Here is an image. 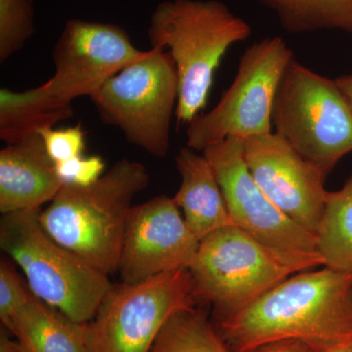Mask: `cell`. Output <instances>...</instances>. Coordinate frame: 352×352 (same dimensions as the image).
I'll use <instances>...</instances> for the list:
<instances>
[{"label":"cell","mask_w":352,"mask_h":352,"mask_svg":"<svg viewBox=\"0 0 352 352\" xmlns=\"http://www.w3.org/2000/svg\"><path fill=\"white\" fill-rule=\"evenodd\" d=\"M352 271L326 267L289 276L217 328L233 352L296 340L323 352L352 344Z\"/></svg>","instance_id":"obj_1"},{"label":"cell","mask_w":352,"mask_h":352,"mask_svg":"<svg viewBox=\"0 0 352 352\" xmlns=\"http://www.w3.org/2000/svg\"><path fill=\"white\" fill-rule=\"evenodd\" d=\"M252 32L247 21L219 0H170L157 6L148 36L152 48L168 51L175 65L178 126H188L206 108L227 51Z\"/></svg>","instance_id":"obj_2"},{"label":"cell","mask_w":352,"mask_h":352,"mask_svg":"<svg viewBox=\"0 0 352 352\" xmlns=\"http://www.w3.org/2000/svg\"><path fill=\"white\" fill-rule=\"evenodd\" d=\"M149 182L145 166L120 160L90 186L63 185L39 221L58 244L109 275L118 270L132 201Z\"/></svg>","instance_id":"obj_3"},{"label":"cell","mask_w":352,"mask_h":352,"mask_svg":"<svg viewBox=\"0 0 352 352\" xmlns=\"http://www.w3.org/2000/svg\"><path fill=\"white\" fill-rule=\"evenodd\" d=\"M321 265L318 254L281 251L230 226L201 241L188 270L197 300L210 303L220 319L239 311L287 278Z\"/></svg>","instance_id":"obj_4"},{"label":"cell","mask_w":352,"mask_h":352,"mask_svg":"<svg viewBox=\"0 0 352 352\" xmlns=\"http://www.w3.org/2000/svg\"><path fill=\"white\" fill-rule=\"evenodd\" d=\"M41 210L3 214L0 247L24 273L34 296L74 321L88 323L113 285L108 274L45 232L39 221Z\"/></svg>","instance_id":"obj_5"},{"label":"cell","mask_w":352,"mask_h":352,"mask_svg":"<svg viewBox=\"0 0 352 352\" xmlns=\"http://www.w3.org/2000/svg\"><path fill=\"white\" fill-rule=\"evenodd\" d=\"M275 133L324 175L352 152V108L337 80L292 60L278 87Z\"/></svg>","instance_id":"obj_6"},{"label":"cell","mask_w":352,"mask_h":352,"mask_svg":"<svg viewBox=\"0 0 352 352\" xmlns=\"http://www.w3.org/2000/svg\"><path fill=\"white\" fill-rule=\"evenodd\" d=\"M100 119L152 156L170 149V126L178 101V78L170 53L151 48L90 96Z\"/></svg>","instance_id":"obj_7"},{"label":"cell","mask_w":352,"mask_h":352,"mask_svg":"<svg viewBox=\"0 0 352 352\" xmlns=\"http://www.w3.org/2000/svg\"><path fill=\"white\" fill-rule=\"evenodd\" d=\"M295 58L279 36L261 39L245 51L234 82L219 104L187 126V146L204 152L227 138L245 139L273 132L278 87Z\"/></svg>","instance_id":"obj_8"},{"label":"cell","mask_w":352,"mask_h":352,"mask_svg":"<svg viewBox=\"0 0 352 352\" xmlns=\"http://www.w3.org/2000/svg\"><path fill=\"white\" fill-rule=\"evenodd\" d=\"M196 302L188 268L113 285L87 323L85 352H151L168 319Z\"/></svg>","instance_id":"obj_9"},{"label":"cell","mask_w":352,"mask_h":352,"mask_svg":"<svg viewBox=\"0 0 352 352\" xmlns=\"http://www.w3.org/2000/svg\"><path fill=\"white\" fill-rule=\"evenodd\" d=\"M243 148V139L230 138L203 152L219 180L234 226L275 249L318 254L316 236L289 219L259 188L245 164Z\"/></svg>","instance_id":"obj_10"},{"label":"cell","mask_w":352,"mask_h":352,"mask_svg":"<svg viewBox=\"0 0 352 352\" xmlns=\"http://www.w3.org/2000/svg\"><path fill=\"white\" fill-rule=\"evenodd\" d=\"M145 53L119 25L69 20L53 50L54 75L44 85L64 101L90 97Z\"/></svg>","instance_id":"obj_11"},{"label":"cell","mask_w":352,"mask_h":352,"mask_svg":"<svg viewBox=\"0 0 352 352\" xmlns=\"http://www.w3.org/2000/svg\"><path fill=\"white\" fill-rule=\"evenodd\" d=\"M197 239L173 198L155 197L133 206L120 248L118 271L122 283L189 268L198 252Z\"/></svg>","instance_id":"obj_12"},{"label":"cell","mask_w":352,"mask_h":352,"mask_svg":"<svg viewBox=\"0 0 352 352\" xmlns=\"http://www.w3.org/2000/svg\"><path fill=\"white\" fill-rule=\"evenodd\" d=\"M243 155L254 182L270 200L316 235L327 198V176L274 131L245 139Z\"/></svg>","instance_id":"obj_13"},{"label":"cell","mask_w":352,"mask_h":352,"mask_svg":"<svg viewBox=\"0 0 352 352\" xmlns=\"http://www.w3.org/2000/svg\"><path fill=\"white\" fill-rule=\"evenodd\" d=\"M63 186L56 164L34 133L0 151V212L38 210L50 203Z\"/></svg>","instance_id":"obj_14"},{"label":"cell","mask_w":352,"mask_h":352,"mask_svg":"<svg viewBox=\"0 0 352 352\" xmlns=\"http://www.w3.org/2000/svg\"><path fill=\"white\" fill-rule=\"evenodd\" d=\"M182 176L179 189L173 197L191 232L199 241L234 226L219 180L207 157L188 146L175 157Z\"/></svg>","instance_id":"obj_15"},{"label":"cell","mask_w":352,"mask_h":352,"mask_svg":"<svg viewBox=\"0 0 352 352\" xmlns=\"http://www.w3.org/2000/svg\"><path fill=\"white\" fill-rule=\"evenodd\" d=\"M6 328L23 352H85L87 323L69 318L34 296Z\"/></svg>","instance_id":"obj_16"},{"label":"cell","mask_w":352,"mask_h":352,"mask_svg":"<svg viewBox=\"0 0 352 352\" xmlns=\"http://www.w3.org/2000/svg\"><path fill=\"white\" fill-rule=\"evenodd\" d=\"M73 115L72 102L58 98L44 83L25 91L0 89V139L6 144L53 127Z\"/></svg>","instance_id":"obj_17"},{"label":"cell","mask_w":352,"mask_h":352,"mask_svg":"<svg viewBox=\"0 0 352 352\" xmlns=\"http://www.w3.org/2000/svg\"><path fill=\"white\" fill-rule=\"evenodd\" d=\"M315 236L323 266L352 271V173L342 189L328 192Z\"/></svg>","instance_id":"obj_18"},{"label":"cell","mask_w":352,"mask_h":352,"mask_svg":"<svg viewBox=\"0 0 352 352\" xmlns=\"http://www.w3.org/2000/svg\"><path fill=\"white\" fill-rule=\"evenodd\" d=\"M291 34L340 30L352 34V0H259Z\"/></svg>","instance_id":"obj_19"},{"label":"cell","mask_w":352,"mask_h":352,"mask_svg":"<svg viewBox=\"0 0 352 352\" xmlns=\"http://www.w3.org/2000/svg\"><path fill=\"white\" fill-rule=\"evenodd\" d=\"M151 352H233L217 326L196 307L176 312L164 324Z\"/></svg>","instance_id":"obj_20"},{"label":"cell","mask_w":352,"mask_h":352,"mask_svg":"<svg viewBox=\"0 0 352 352\" xmlns=\"http://www.w3.org/2000/svg\"><path fill=\"white\" fill-rule=\"evenodd\" d=\"M31 0H0V61L3 63L34 34Z\"/></svg>","instance_id":"obj_21"},{"label":"cell","mask_w":352,"mask_h":352,"mask_svg":"<svg viewBox=\"0 0 352 352\" xmlns=\"http://www.w3.org/2000/svg\"><path fill=\"white\" fill-rule=\"evenodd\" d=\"M31 289L23 283L15 266L6 259L0 263V319L8 325L14 315L34 298Z\"/></svg>","instance_id":"obj_22"},{"label":"cell","mask_w":352,"mask_h":352,"mask_svg":"<svg viewBox=\"0 0 352 352\" xmlns=\"http://www.w3.org/2000/svg\"><path fill=\"white\" fill-rule=\"evenodd\" d=\"M38 133L43 138L46 151L55 164L82 156L85 152V131L80 124L63 129L47 127Z\"/></svg>","instance_id":"obj_23"},{"label":"cell","mask_w":352,"mask_h":352,"mask_svg":"<svg viewBox=\"0 0 352 352\" xmlns=\"http://www.w3.org/2000/svg\"><path fill=\"white\" fill-rule=\"evenodd\" d=\"M56 164L58 177L63 185L88 187L100 179L105 163L99 156H80Z\"/></svg>","instance_id":"obj_24"},{"label":"cell","mask_w":352,"mask_h":352,"mask_svg":"<svg viewBox=\"0 0 352 352\" xmlns=\"http://www.w3.org/2000/svg\"><path fill=\"white\" fill-rule=\"evenodd\" d=\"M247 352H321L305 342L296 340H278L270 342Z\"/></svg>","instance_id":"obj_25"},{"label":"cell","mask_w":352,"mask_h":352,"mask_svg":"<svg viewBox=\"0 0 352 352\" xmlns=\"http://www.w3.org/2000/svg\"><path fill=\"white\" fill-rule=\"evenodd\" d=\"M336 80L352 108V74L340 76V78H336Z\"/></svg>","instance_id":"obj_26"},{"label":"cell","mask_w":352,"mask_h":352,"mask_svg":"<svg viewBox=\"0 0 352 352\" xmlns=\"http://www.w3.org/2000/svg\"><path fill=\"white\" fill-rule=\"evenodd\" d=\"M324 352H352V344L347 346L336 347V349H329Z\"/></svg>","instance_id":"obj_27"},{"label":"cell","mask_w":352,"mask_h":352,"mask_svg":"<svg viewBox=\"0 0 352 352\" xmlns=\"http://www.w3.org/2000/svg\"><path fill=\"white\" fill-rule=\"evenodd\" d=\"M351 296H352V283H351Z\"/></svg>","instance_id":"obj_28"},{"label":"cell","mask_w":352,"mask_h":352,"mask_svg":"<svg viewBox=\"0 0 352 352\" xmlns=\"http://www.w3.org/2000/svg\"><path fill=\"white\" fill-rule=\"evenodd\" d=\"M324 352V351H323Z\"/></svg>","instance_id":"obj_29"}]
</instances>
